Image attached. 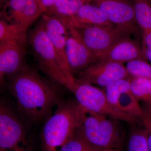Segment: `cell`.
Listing matches in <instances>:
<instances>
[{"instance_id": "cell-22", "label": "cell", "mask_w": 151, "mask_h": 151, "mask_svg": "<svg viewBox=\"0 0 151 151\" xmlns=\"http://www.w3.org/2000/svg\"><path fill=\"white\" fill-rule=\"evenodd\" d=\"M130 82L131 77L129 76L116 80L104 87L105 90L103 91L105 96L112 106L117 108L118 97L123 92L130 90Z\"/></svg>"}, {"instance_id": "cell-15", "label": "cell", "mask_w": 151, "mask_h": 151, "mask_svg": "<svg viewBox=\"0 0 151 151\" xmlns=\"http://www.w3.org/2000/svg\"><path fill=\"white\" fill-rule=\"evenodd\" d=\"M60 19L66 27H71L79 29L91 26L113 24L98 6L90 4L83 6L72 16Z\"/></svg>"}, {"instance_id": "cell-4", "label": "cell", "mask_w": 151, "mask_h": 151, "mask_svg": "<svg viewBox=\"0 0 151 151\" xmlns=\"http://www.w3.org/2000/svg\"><path fill=\"white\" fill-rule=\"evenodd\" d=\"M27 38L41 69L52 81L71 91V86L60 67L41 21L31 31Z\"/></svg>"}, {"instance_id": "cell-31", "label": "cell", "mask_w": 151, "mask_h": 151, "mask_svg": "<svg viewBox=\"0 0 151 151\" xmlns=\"http://www.w3.org/2000/svg\"><path fill=\"white\" fill-rule=\"evenodd\" d=\"M8 0H0V8L4 7Z\"/></svg>"}, {"instance_id": "cell-10", "label": "cell", "mask_w": 151, "mask_h": 151, "mask_svg": "<svg viewBox=\"0 0 151 151\" xmlns=\"http://www.w3.org/2000/svg\"><path fill=\"white\" fill-rule=\"evenodd\" d=\"M66 53L72 74L78 73L96 60L94 55L84 43L80 30L66 27Z\"/></svg>"}, {"instance_id": "cell-20", "label": "cell", "mask_w": 151, "mask_h": 151, "mask_svg": "<svg viewBox=\"0 0 151 151\" xmlns=\"http://www.w3.org/2000/svg\"><path fill=\"white\" fill-rule=\"evenodd\" d=\"M135 127L130 132L127 143L128 151H149L147 133L145 127Z\"/></svg>"}, {"instance_id": "cell-29", "label": "cell", "mask_w": 151, "mask_h": 151, "mask_svg": "<svg viewBox=\"0 0 151 151\" xmlns=\"http://www.w3.org/2000/svg\"><path fill=\"white\" fill-rule=\"evenodd\" d=\"M144 115L151 119V103L145 105V108H142Z\"/></svg>"}, {"instance_id": "cell-1", "label": "cell", "mask_w": 151, "mask_h": 151, "mask_svg": "<svg viewBox=\"0 0 151 151\" xmlns=\"http://www.w3.org/2000/svg\"><path fill=\"white\" fill-rule=\"evenodd\" d=\"M9 89L22 113L36 124L51 115L61 100L59 89L26 65L10 76Z\"/></svg>"}, {"instance_id": "cell-28", "label": "cell", "mask_w": 151, "mask_h": 151, "mask_svg": "<svg viewBox=\"0 0 151 151\" xmlns=\"http://www.w3.org/2000/svg\"><path fill=\"white\" fill-rule=\"evenodd\" d=\"M142 49L143 54L146 60H148L151 62V50L144 45L142 47Z\"/></svg>"}, {"instance_id": "cell-3", "label": "cell", "mask_w": 151, "mask_h": 151, "mask_svg": "<svg viewBox=\"0 0 151 151\" xmlns=\"http://www.w3.org/2000/svg\"><path fill=\"white\" fill-rule=\"evenodd\" d=\"M84 110L82 121L76 133L89 145L97 150L122 149L124 134L114 122L115 119Z\"/></svg>"}, {"instance_id": "cell-5", "label": "cell", "mask_w": 151, "mask_h": 151, "mask_svg": "<svg viewBox=\"0 0 151 151\" xmlns=\"http://www.w3.org/2000/svg\"><path fill=\"white\" fill-rule=\"evenodd\" d=\"M0 149L33 151L22 122L4 101L0 100Z\"/></svg>"}, {"instance_id": "cell-33", "label": "cell", "mask_w": 151, "mask_h": 151, "mask_svg": "<svg viewBox=\"0 0 151 151\" xmlns=\"http://www.w3.org/2000/svg\"><path fill=\"white\" fill-rule=\"evenodd\" d=\"M0 151H9L7 150H3V149H0Z\"/></svg>"}, {"instance_id": "cell-25", "label": "cell", "mask_w": 151, "mask_h": 151, "mask_svg": "<svg viewBox=\"0 0 151 151\" xmlns=\"http://www.w3.org/2000/svg\"><path fill=\"white\" fill-rule=\"evenodd\" d=\"M60 0H37L42 14L54 6Z\"/></svg>"}, {"instance_id": "cell-21", "label": "cell", "mask_w": 151, "mask_h": 151, "mask_svg": "<svg viewBox=\"0 0 151 151\" xmlns=\"http://www.w3.org/2000/svg\"><path fill=\"white\" fill-rule=\"evenodd\" d=\"M6 40L25 43L27 41V31L17 25L0 20V41Z\"/></svg>"}, {"instance_id": "cell-19", "label": "cell", "mask_w": 151, "mask_h": 151, "mask_svg": "<svg viewBox=\"0 0 151 151\" xmlns=\"http://www.w3.org/2000/svg\"><path fill=\"white\" fill-rule=\"evenodd\" d=\"M136 22L143 31L151 30V1L150 0H134Z\"/></svg>"}, {"instance_id": "cell-7", "label": "cell", "mask_w": 151, "mask_h": 151, "mask_svg": "<svg viewBox=\"0 0 151 151\" xmlns=\"http://www.w3.org/2000/svg\"><path fill=\"white\" fill-rule=\"evenodd\" d=\"M79 30L84 43L94 55L96 60L97 57L108 51L117 42L129 36L134 31L114 24L91 26Z\"/></svg>"}, {"instance_id": "cell-30", "label": "cell", "mask_w": 151, "mask_h": 151, "mask_svg": "<svg viewBox=\"0 0 151 151\" xmlns=\"http://www.w3.org/2000/svg\"><path fill=\"white\" fill-rule=\"evenodd\" d=\"M4 76L0 72V90L3 89L4 84Z\"/></svg>"}, {"instance_id": "cell-32", "label": "cell", "mask_w": 151, "mask_h": 151, "mask_svg": "<svg viewBox=\"0 0 151 151\" xmlns=\"http://www.w3.org/2000/svg\"><path fill=\"white\" fill-rule=\"evenodd\" d=\"M100 151H122V149H105V150H102Z\"/></svg>"}, {"instance_id": "cell-14", "label": "cell", "mask_w": 151, "mask_h": 151, "mask_svg": "<svg viewBox=\"0 0 151 151\" xmlns=\"http://www.w3.org/2000/svg\"><path fill=\"white\" fill-rule=\"evenodd\" d=\"M134 60H146L142 47L127 36L117 42L108 51L97 57L96 60H108L123 63Z\"/></svg>"}, {"instance_id": "cell-27", "label": "cell", "mask_w": 151, "mask_h": 151, "mask_svg": "<svg viewBox=\"0 0 151 151\" xmlns=\"http://www.w3.org/2000/svg\"><path fill=\"white\" fill-rule=\"evenodd\" d=\"M142 45L151 50V30L143 31Z\"/></svg>"}, {"instance_id": "cell-34", "label": "cell", "mask_w": 151, "mask_h": 151, "mask_svg": "<svg viewBox=\"0 0 151 151\" xmlns=\"http://www.w3.org/2000/svg\"><path fill=\"white\" fill-rule=\"evenodd\" d=\"M150 1H151V0H150Z\"/></svg>"}, {"instance_id": "cell-23", "label": "cell", "mask_w": 151, "mask_h": 151, "mask_svg": "<svg viewBox=\"0 0 151 151\" xmlns=\"http://www.w3.org/2000/svg\"><path fill=\"white\" fill-rule=\"evenodd\" d=\"M129 75L151 79V65L144 60H134L127 63Z\"/></svg>"}, {"instance_id": "cell-6", "label": "cell", "mask_w": 151, "mask_h": 151, "mask_svg": "<svg viewBox=\"0 0 151 151\" xmlns=\"http://www.w3.org/2000/svg\"><path fill=\"white\" fill-rule=\"evenodd\" d=\"M76 100L84 110L127 122L131 125L139 123L123 113L108 102L103 90L91 84L75 81L72 91Z\"/></svg>"}, {"instance_id": "cell-11", "label": "cell", "mask_w": 151, "mask_h": 151, "mask_svg": "<svg viewBox=\"0 0 151 151\" xmlns=\"http://www.w3.org/2000/svg\"><path fill=\"white\" fill-rule=\"evenodd\" d=\"M3 8L0 15L6 21L26 31L42 14L37 0H8Z\"/></svg>"}, {"instance_id": "cell-12", "label": "cell", "mask_w": 151, "mask_h": 151, "mask_svg": "<svg viewBox=\"0 0 151 151\" xmlns=\"http://www.w3.org/2000/svg\"><path fill=\"white\" fill-rule=\"evenodd\" d=\"M104 12L111 23L120 27L135 30L134 5L127 0H93Z\"/></svg>"}, {"instance_id": "cell-9", "label": "cell", "mask_w": 151, "mask_h": 151, "mask_svg": "<svg viewBox=\"0 0 151 151\" xmlns=\"http://www.w3.org/2000/svg\"><path fill=\"white\" fill-rule=\"evenodd\" d=\"M41 17V21L54 48L60 67L71 86L72 92L76 79L71 73L66 56L65 45L67 28L57 17L45 14H42Z\"/></svg>"}, {"instance_id": "cell-17", "label": "cell", "mask_w": 151, "mask_h": 151, "mask_svg": "<svg viewBox=\"0 0 151 151\" xmlns=\"http://www.w3.org/2000/svg\"><path fill=\"white\" fill-rule=\"evenodd\" d=\"M93 0H60L43 14L53 16L61 19L75 14L83 6L90 4Z\"/></svg>"}, {"instance_id": "cell-8", "label": "cell", "mask_w": 151, "mask_h": 151, "mask_svg": "<svg viewBox=\"0 0 151 151\" xmlns=\"http://www.w3.org/2000/svg\"><path fill=\"white\" fill-rule=\"evenodd\" d=\"M78 74L76 82L104 87L129 75L123 63L105 60H96Z\"/></svg>"}, {"instance_id": "cell-18", "label": "cell", "mask_w": 151, "mask_h": 151, "mask_svg": "<svg viewBox=\"0 0 151 151\" xmlns=\"http://www.w3.org/2000/svg\"><path fill=\"white\" fill-rule=\"evenodd\" d=\"M130 90L139 102L145 105L151 103V79L132 76Z\"/></svg>"}, {"instance_id": "cell-13", "label": "cell", "mask_w": 151, "mask_h": 151, "mask_svg": "<svg viewBox=\"0 0 151 151\" xmlns=\"http://www.w3.org/2000/svg\"><path fill=\"white\" fill-rule=\"evenodd\" d=\"M24 44L14 40L0 41V72L4 76H12L26 65Z\"/></svg>"}, {"instance_id": "cell-26", "label": "cell", "mask_w": 151, "mask_h": 151, "mask_svg": "<svg viewBox=\"0 0 151 151\" xmlns=\"http://www.w3.org/2000/svg\"><path fill=\"white\" fill-rule=\"evenodd\" d=\"M142 123L147 130L149 150L151 151V119L144 115Z\"/></svg>"}, {"instance_id": "cell-2", "label": "cell", "mask_w": 151, "mask_h": 151, "mask_svg": "<svg viewBox=\"0 0 151 151\" xmlns=\"http://www.w3.org/2000/svg\"><path fill=\"white\" fill-rule=\"evenodd\" d=\"M84 112L76 100H61L42 129V151H59L74 137L81 124Z\"/></svg>"}, {"instance_id": "cell-24", "label": "cell", "mask_w": 151, "mask_h": 151, "mask_svg": "<svg viewBox=\"0 0 151 151\" xmlns=\"http://www.w3.org/2000/svg\"><path fill=\"white\" fill-rule=\"evenodd\" d=\"M94 148L76 133L74 137L62 146L59 151H100Z\"/></svg>"}, {"instance_id": "cell-16", "label": "cell", "mask_w": 151, "mask_h": 151, "mask_svg": "<svg viewBox=\"0 0 151 151\" xmlns=\"http://www.w3.org/2000/svg\"><path fill=\"white\" fill-rule=\"evenodd\" d=\"M116 108L123 113L142 123L144 116L142 108L131 90L123 92L117 100Z\"/></svg>"}]
</instances>
